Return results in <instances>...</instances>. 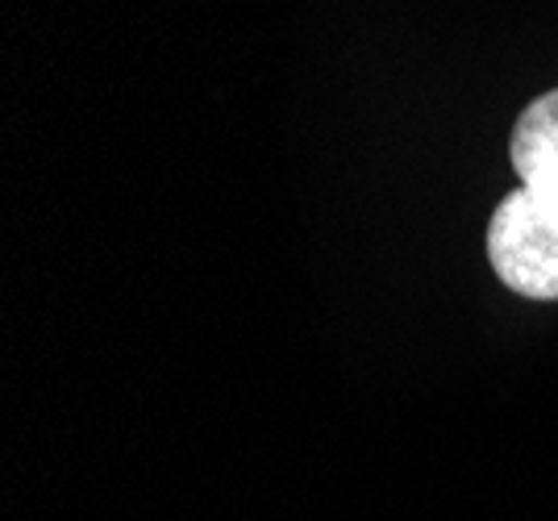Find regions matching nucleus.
I'll use <instances>...</instances> for the list:
<instances>
[{
    "mask_svg": "<svg viewBox=\"0 0 558 521\" xmlns=\"http://www.w3.org/2000/svg\"><path fill=\"white\" fill-rule=\"evenodd\" d=\"M488 259L505 288L558 301V192H509L488 221Z\"/></svg>",
    "mask_w": 558,
    "mask_h": 521,
    "instance_id": "nucleus-1",
    "label": "nucleus"
},
{
    "mask_svg": "<svg viewBox=\"0 0 558 521\" xmlns=\"http://www.w3.org/2000/svg\"><path fill=\"white\" fill-rule=\"evenodd\" d=\"M509 159L525 189L558 192V88L521 109L509 138Z\"/></svg>",
    "mask_w": 558,
    "mask_h": 521,
    "instance_id": "nucleus-2",
    "label": "nucleus"
}]
</instances>
